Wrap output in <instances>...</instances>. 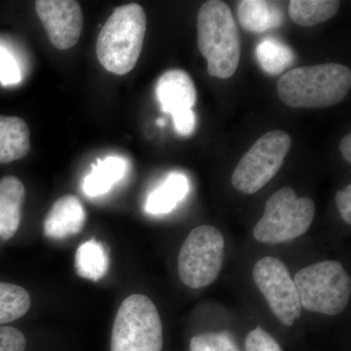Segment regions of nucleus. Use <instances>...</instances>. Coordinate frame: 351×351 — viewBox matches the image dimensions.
<instances>
[{
	"mask_svg": "<svg viewBox=\"0 0 351 351\" xmlns=\"http://www.w3.org/2000/svg\"><path fill=\"white\" fill-rule=\"evenodd\" d=\"M350 86V69L329 63L288 71L278 80L277 92L289 107L321 108L341 103Z\"/></svg>",
	"mask_w": 351,
	"mask_h": 351,
	"instance_id": "f257e3e1",
	"label": "nucleus"
},
{
	"mask_svg": "<svg viewBox=\"0 0 351 351\" xmlns=\"http://www.w3.org/2000/svg\"><path fill=\"white\" fill-rule=\"evenodd\" d=\"M198 48L206 59L208 73L228 80L239 68L241 44L239 27L225 2L210 0L197 16Z\"/></svg>",
	"mask_w": 351,
	"mask_h": 351,
	"instance_id": "f03ea898",
	"label": "nucleus"
},
{
	"mask_svg": "<svg viewBox=\"0 0 351 351\" xmlns=\"http://www.w3.org/2000/svg\"><path fill=\"white\" fill-rule=\"evenodd\" d=\"M147 16L137 3L117 7L101 27L96 52L104 69L124 75L135 68L142 53Z\"/></svg>",
	"mask_w": 351,
	"mask_h": 351,
	"instance_id": "7ed1b4c3",
	"label": "nucleus"
},
{
	"mask_svg": "<svg viewBox=\"0 0 351 351\" xmlns=\"http://www.w3.org/2000/svg\"><path fill=\"white\" fill-rule=\"evenodd\" d=\"M294 281L302 307L311 313L338 315L350 302V277L336 261L304 267L295 274Z\"/></svg>",
	"mask_w": 351,
	"mask_h": 351,
	"instance_id": "20e7f679",
	"label": "nucleus"
},
{
	"mask_svg": "<svg viewBox=\"0 0 351 351\" xmlns=\"http://www.w3.org/2000/svg\"><path fill=\"white\" fill-rule=\"evenodd\" d=\"M162 348V323L156 304L147 295H129L115 316L110 351H161Z\"/></svg>",
	"mask_w": 351,
	"mask_h": 351,
	"instance_id": "39448f33",
	"label": "nucleus"
},
{
	"mask_svg": "<svg viewBox=\"0 0 351 351\" xmlns=\"http://www.w3.org/2000/svg\"><path fill=\"white\" fill-rule=\"evenodd\" d=\"M314 216L313 199L298 197L291 188L279 189L265 203L263 217L254 228V237L265 244L291 241L308 230Z\"/></svg>",
	"mask_w": 351,
	"mask_h": 351,
	"instance_id": "423d86ee",
	"label": "nucleus"
},
{
	"mask_svg": "<svg viewBox=\"0 0 351 351\" xmlns=\"http://www.w3.org/2000/svg\"><path fill=\"white\" fill-rule=\"evenodd\" d=\"M223 253L225 239L218 228L200 226L191 230L178 258L182 282L191 289L213 283L223 267Z\"/></svg>",
	"mask_w": 351,
	"mask_h": 351,
	"instance_id": "0eeeda50",
	"label": "nucleus"
},
{
	"mask_svg": "<svg viewBox=\"0 0 351 351\" xmlns=\"http://www.w3.org/2000/svg\"><path fill=\"white\" fill-rule=\"evenodd\" d=\"M292 145L286 132H267L244 154L232 173V184L245 195H254L262 189L280 170Z\"/></svg>",
	"mask_w": 351,
	"mask_h": 351,
	"instance_id": "6e6552de",
	"label": "nucleus"
},
{
	"mask_svg": "<svg viewBox=\"0 0 351 351\" xmlns=\"http://www.w3.org/2000/svg\"><path fill=\"white\" fill-rule=\"evenodd\" d=\"M253 278L277 319L285 326H292L302 307L294 278L286 265L276 258H261L254 265Z\"/></svg>",
	"mask_w": 351,
	"mask_h": 351,
	"instance_id": "1a4fd4ad",
	"label": "nucleus"
},
{
	"mask_svg": "<svg viewBox=\"0 0 351 351\" xmlns=\"http://www.w3.org/2000/svg\"><path fill=\"white\" fill-rule=\"evenodd\" d=\"M36 10L51 43L58 50L77 44L83 27L82 7L73 0H38Z\"/></svg>",
	"mask_w": 351,
	"mask_h": 351,
	"instance_id": "9d476101",
	"label": "nucleus"
},
{
	"mask_svg": "<svg viewBox=\"0 0 351 351\" xmlns=\"http://www.w3.org/2000/svg\"><path fill=\"white\" fill-rule=\"evenodd\" d=\"M156 95L164 112L171 115L193 110L197 99L193 78L186 71L179 69H170L160 76Z\"/></svg>",
	"mask_w": 351,
	"mask_h": 351,
	"instance_id": "9b49d317",
	"label": "nucleus"
},
{
	"mask_svg": "<svg viewBox=\"0 0 351 351\" xmlns=\"http://www.w3.org/2000/svg\"><path fill=\"white\" fill-rule=\"evenodd\" d=\"M86 212L75 195H64L51 207L44 221V234L52 239H64L82 232Z\"/></svg>",
	"mask_w": 351,
	"mask_h": 351,
	"instance_id": "f8f14e48",
	"label": "nucleus"
},
{
	"mask_svg": "<svg viewBox=\"0 0 351 351\" xmlns=\"http://www.w3.org/2000/svg\"><path fill=\"white\" fill-rule=\"evenodd\" d=\"M25 198L24 184L17 177L0 180V240L12 239L19 230Z\"/></svg>",
	"mask_w": 351,
	"mask_h": 351,
	"instance_id": "ddd939ff",
	"label": "nucleus"
},
{
	"mask_svg": "<svg viewBox=\"0 0 351 351\" xmlns=\"http://www.w3.org/2000/svg\"><path fill=\"white\" fill-rule=\"evenodd\" d=\"M31 151V132L24 119L0 115V163L24 158Z\"/></svg>",
	"mask_w": 351,
	"mask_h": 351,
	"instance_id": "4468645a",
	"label": "nucleus"
},
{
	"mask_svg": "<svg viewBox=\"0 0 351 351\" xmlns=\"http://www.w3.org/2000/svg\"><path fill=\"white\" fill-rule=\"evenodd\" d=\"M239 23L247 31L263 32L279 27L283 13L276 2L265 0H243L237 7Z\"/></svg>",
	"mask_w": 351,
	"mask_h": 351,
	"instance_id": "2eb2a0df",
	"label": "nucleus"
},
{
	"mask_svg": "<svg viewBox=\"0 0 351 351\" xmlns=\"http://www.w3.org/2000/svg\"><path fill=\"white\" fill-rule=\"evenodd\" d=\"M126 170L125 160L120 157L108 156L98 160L83 182L85 195L90 197L106 195L125 176Z\"/></svg>",
	"mask_w": 351,
	"mask_h": 351,
	"instance_id": "dca6fc26",
	"label": "nucleus"
},
{
	"mask_svg": "<svg viewBox=\"0 0 351 351\" xmlns=\"http://www.w3.org/2000/svg\"><path fill=\"white\" fill-rule=\"evenodd\" d=\"M189 191L186 176L172 173L149 195L145 203V211L152 215L170 213L186 197Z\"/></svg>",
	"mask_w": 351,
	"mask_h": 351,
	"instance_id": "f3484780",
	"label": "nucleus"
},
{
	"mask_svg": "<svg viewBox=\"0 0 351 351\" xmlns=\"http://www.w3.org/2000/svg\"><path fill=\"white\" fill-rule=\"evenodd\" d=\"M76 274L88 280H100L108 269V257L103 245L91 239L78 247L75 254Z\"/></svg>",
	"mask_w": 351,
	"mask_h": 351,
	"instance_id": "a211bd4d",
	"label": "nucleus"
},
{
	"mask_svg": "<svg viewBox=\"0 0 351 351\" xmlns=\"http://www.w3.org/2000/svg\"><path fill=\"white\" fill-rule=\"evenodd\" d=\"M339 5L338 0H293L289 4V15L295 24L313 27L334 17Z\"/></svg>",
	"mask_w": 351,
	"mask_h": 351,
	"instance_id": "6ab92c4d",
	"label": "nucleus"
},
{
	"mask_svg": "<svg viewBox=\"0 0 351 351\" xmlns=\"http://www.w3.org/2000/svg\"><path fill=\"white\" fill-rule=\"evenodd\" d=\"M256 57L261 68L270 75H276L285 71L295 61L293 50L278 39L267 38L256 48Z\"/></svg>",
	"mask_w": 351,
	"mask_h": 351,
	"instance_id": "aec40b11",
	"label": "nucleus"
},
{
	"mask_svg": "<svg viewBox=\"0 0 351 351\" xmlns=\"http://www.w3.org/2000/svg\"><path fill=\"white\" fill-rule=\"evenodd\" d=\"M27 291L16 284L0 282V325L20 319L31 308Z\"/></svg>",
	"mask_w": 351,
	"mask_h": 351,
	"instance_id": "412c9836",
	"label": "nucleus"
},
{
	"mask_svg": "<svg viewBox=\"0 0 351 351\" xmlns=\"http://www.w3.org/2000/svg\"><path fill=\"white\" fill-rule=\"evenodd\" d=\"M191 351H241L228 332H205L191 339Z\"/></svg>",
	"mask_w": 351,
	"mask_h": 351,
	"instance_id": "4be33fe9",
	"label": "nucleus"
},
{
	"mask_svg": "<svg viewBox=\"0 0 351 351\" xmlns=\"http://www.w3.org/2000/svg\"><path fill=\"white\" fill-rule=\"evenodd\" d=\"M246 351H283L276 339L258 326L252 330L245 341Z\"/></svg>",
	"mask_w": 351,
	"mask_h": 351,
	"instance_id": "5701e85b",
	"label": "nucleus"
},
{
	"mask_svg": "<svg viewBox=\"0 0 351 351\" xmlns=\"http://www.w3.org/2000/svg\"><path fill=\"white\" fill-rule=\"evenodd\" d=\"M21 80V73L17 62L12 55L0 47V82L2 84H15Z\"/></svg>",
	"mask_w": 351,
	"mask_h": 351,
	"instance_id": "b1692460",
	"label": "nucleus"
},
{
	"mask_svg": "<svg viewBox=\"0 0 351 351\" xmlns=\"http://www.w3.org/2000/svg\"><path fill=\"white\" fill-rule=\"evenodd\" d=\"M27 339L20 330L11 326H0V351H25Z\"/></svg>",
	"mask_w": 351,
	"mask_h": 351,
	"instance_id": "393cba45",
	"label": "nucleus"
},
{
	"mask_svg": "<svg viewBox=\"0 0 351 351\" xmlns=\"http://www.w3.org/2000/svg\"><path fill=\"white\" fill-rule=\"evenodd\" d=\"M176 131L182 136H189L195 130V115L193 110H184L172 115Z\"/></svg>",
	"mask_w": 351,
	"mask_h": 351,
	"instance_id": "a878e982",
	"label": "nucleus"
},
{
	"mask_svg": "<svg viewBox=\"0 0 351 351\" xmlns=\"http://www.w3.org/2000/svg\"><path fill=\"white\" fill-rule=\"evenodd\" d=\"M337 207L341 218L348 225L351 223V186L348 184L336 195Z\"/></svg>",
	"mask_w": 351,
	"mask_h": 351,
	"instance_id": "bb28decb",
	"label": "nucleus"
},
{
	"mask_svg": "<svg viewBox=\"0 0 351 351\" xmlns=\"http://www.w3.org/2000/svg\"><path fill=\"white\" fill-rule=\"evenodd\" d=\"M339 149H341V154L343 158L348 161V163L351 162V135L348 134L346 137L341 138L339 142Z\"/></svg>",
	"mask_w": 351,
	"mask_h": 351,
	"instance_id": "cd10ccee",
	"label": "nucleus"
}]
</instances>
